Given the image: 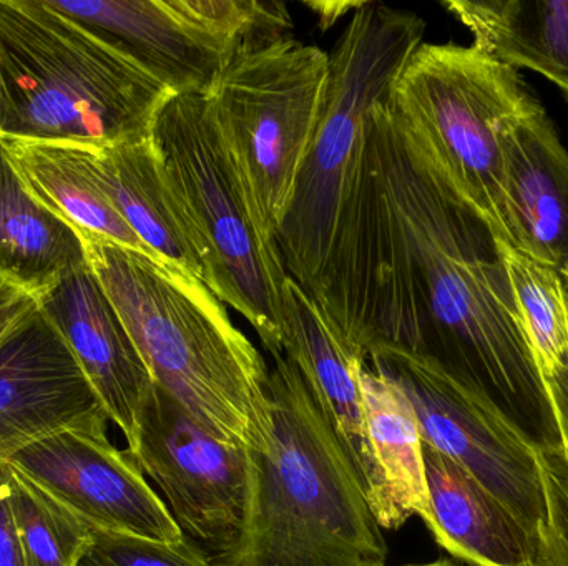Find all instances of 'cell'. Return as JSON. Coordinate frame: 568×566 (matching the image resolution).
Returning <instances> with one entry per match:
<instances>
[{
  "label": "cell",
  "instance_id": "obj_32",
  "mask_svg": "<svg viewBox=\"0 0 568 566\" xmlns=\"http://www.w3.org/2000/svg\"><path fill=\"white\" fill-rule=\"evenodd\" d=\"M3 125V86L2 79H0V132H2Z\"/></svg>",
  "mask_w": 568,
  "mask_h": 566
},
{
  "label": "cell",
  "instance_id": "obj_26",
  "mask_svg": "<svg viewBox=\"0 0 568 566\" xmlns=\"http://www.w3.org/2000/svg\"><path fill=\"white\" fill-rule=\"evenodd\" d=\"M539 459L547 497L542 566H568V455L566 451H544Z\"/></svg>",
  "mask_w": 568,
  "mask_h": 566
},
{
  "label": "cell",
  "instance_id": "obj_9",
  "mask_svg": "<svg viewBox=\"0 0 568 566\" xmlns=\"http://www.w3.org/2000/svg\"><path fill=\"white\" fill-rule=\"evenodd\" d=\"M126 452L159 485L183 537L216 562L235 550L248 511L246 449L220 441L153 384Z\"/></svg>",
  "mask_w": 568,
  "mask_h": 566
},
{
  "label": "cell",
  "instance_id": "obj_3",
  "mask_svg": "<svg viewBox=\"0 0 568 566\" xmlns=\"http://www.w3.org/2000/svg\"><path fill=\"white\" fill-rule=\"evenodd\" d=\"M270 431L248 451L250 497L220 566H386L387 544L333 429L293 362L275 356Z\"/></svg>",
  "mask_w": 568,
  "mask_h": 566
},
{
  "label": "cell",
  "instance_id": "obj_5",
  "mask_svg": "<svg viewBox=\"0 0 568 566\" xmlns=\"http://www.w3.org/2000/svg\"><path fill=\"white\" fill-rule=\"evenodd\" d=\"M156 152L206 263L205 286L282 354L286 266L205 93L173 95L152 130Z\"/></svg>",
  "mask_w": 568,
  "mask_h": 566
},
{
  "label": "cell",
  "instance_id": "obj_24",
  "mask_svg": "<svg viewBox=\"0 0 568 566\" xmlns=\"http://www.w3.org/2000/svg\"><path fill=\"white\" fill-rule=\"evenodd\" d=\"M504 258L537 364L544 379L549 378L568 368V302L562 276L506 243Z\"/></svg>",
  "mask_w": 568,
  "mask_h": 566
},
{
  "label": "cell",
  "instance_id": "obj_13",
  "mask_svg": "<svg viewBox=\"0 0 568 566\" xmlns=\"http://www.w3.org/2000/svg\"><path fill=\"white\" fill-rule=\"evenodd\" d=\"M109 421L69 346L37 305L0 342V465L50 435Z\"/></svg>",
  "mask_w": 568,
  "mask_h": 566
},
{
  "label": "cell",
  "instance_id": "obj_25",
  "mask_svg": "<svg viewBox=\"0 0 568 566\" xmlns=\"http://www.w3.org/2000/svg\"><path fill=\"white\" fill-rule=\"evenodd\" d=\"M80 566H220L215 558L189 538L149 541L133 535L93 531Z\"/></svg>",
  "mask_w": 568,
  "mask_h": 566
},
{
  "label": "cell",
  "instance_id": "obj_31",
  "mask_svg": "<svg viewBox=\"0 0 568 566\" xmlns=\"http://www.w3.org/2000/svg\"><path fill=\"white\" fill-rule=\"evenodd\" d=\"M404 566H476V565L467 564V562L459 560V558L440 557V558H437L436 562H430V564L404 565Z\"/></svg>",
  "mask_w": 568,
  "mask_h": 566
},
{
  "label": "cell",
  "instance_id": "obj_19",
  "mask_svg": "<svg viewBox=\"0 0 568 566\" xmlns=\"http://www.w3.org/2000/svg\"><path fill=\"white\" fill-rule=\"evenodd\" d=\"M0 148L27 192L77 233H90L155 258L103 192L92 143L0 133Z\"/></svg>",
  "mask_w": 568,
  "mask_h": 566
},
{
  "label": "cell",
  "instance_id": "obj_6",
  "mask_svg": "<svg viewBox=\"0 0 568 566\" xmlns=\"http://www.w3.org/2000/svg\"><path fill=\"white\" fill-rule=\"evenodd\" d=\"M424 32L416 13L363 2L329 53L326 105L278 231L287 275L304 291H313L329 253L367 112L389 99Z\"/></svg>",
  "mask_w": 568,
  "mask_h": 566
},
{
  "label": "cell",
  "instance_id": "obj_17",
  "mask_svg": "<svg viewBox=\"0 0 568 566\" xmlns=\"http://www.w3.org/2000/svg\"><path fill=\"white\" fill-rule=\"evenodd\" d=\"M434 541L476 566H542V541L466 469L423 442Z\"/></svg>",
  "mask_w": 568,
  "mask_h": 566
},
{
  "label": "cell",
  "instance_id": "obj_33",
  "mask_svg": "<svg viewBox=\"0 0 568 566\" xmlns=\"http://www.w3.org/2000/svg\"><path fill=\"white\" fill-rule=\"evenodd\" d=\"M562 276L564 289H566L567 302H568V268L560 272Z\"/></svg>",
  "mask_w": 568,
  "mask_h": 566
},
{
  "label": "cell",
  "instance_id": "obj_21",
  "mask_svg": "<svg viewBox=\"0 0 568 566\" xmlns=\"http://www.w3.org/2000/svg\"><path fill=\"white\" fill-rule=\"evenodd\" d=\"M364 422L384 482V504L377 522L383 531H399L413 517L429 521L423 439L413 405L390 379L366 364L357 371Z\"/></svg>",
  "mask_w": 568,
  "mask_h": 566
},
{
  "label": "cell",
  "instance_id": "obj_15",
  "mask_svg": "<svg viewBox=\"0 0 568 566\" xmlns=\"http://www.w3.org/2000/svg\"><path fill=\"white\" fill-rule=\"evenodd\" d=\"M37 305L69 346L110 421L132 444L140 408L155 382L89 266L70 272Z\"/></svg>",
  "mask_w": 568,
  "mask_h": 566
},
{
  "label": "cell",
  "instance_id": "obj_14",
  "mask_svg": "<svg viewBox=\"0 0 568 566\" xmlns=\"http://www.w3.org/2000/svg\"><path fill=\"white\" fill-rule=\"evenodd\" d=\"M282 349L333 429L374 514L379 517L384 482L367 438L357 382V371L366 358L343 341L313 296L291 276L284 285Z\"/></svg>",
  "mask_w": 568,
  "mask_h": 566
},
{
  "label": "cell",
  "instance_id": "obj_20",
  "mask_svg": "<svg viewBox=\"0 0 568 566\" xmlns=\"http://www.w3.org/2000/svg\"><path fill=\"white\" fill-rule=\"evenodd\" d=\"M85 265L75 229L27 192L0 148V282L37 301Z\"/></svg>",
  "mask_w": 568,
  "mask_h": 566
},
{
  "label": "cell",
  "instance_id": "obj_22",
  "mask_svg": "<svg viewBox=\"0 0 568 566\" xmlns=\"http://www.w3.org/2000/svg\"><path fill=\"white\" fill-rule=\"evenodd\" d=\"M474 47L513 69H530L568 99V0H447Z\"/></svg>",
  "mask_w": 568,
  "mask_h": 566
},
{
  "label": "cell",
  "instance_id": "obj_1",
  "mask_svg": "<svg viewBox=\"0 0 568 566\" xmlns=\"http://www.w3.org/2000/svg\"><path fill=\"white\" fill-rule=\"evenodd\" d=\"M310 295L364 358L374 348L416 356L489 405L537 452L564 451L503 239L389 99L367 112Z\"/></svg>",
  "mask_w": 568,
  "mask_h": 566
},
{
  "label": "cell",
  "instance_id": "obj_29",
  "mask_svg": "<svg viewBox=\"0 0 568 566\" xmlns=\"http://www.w3.org/2000/svg\"><path fill=\"white\" fill-rule=\"evenodd\" d=\"M546 384L549 388L554 409H556L557 421H559L564 451L568 455V368L560 369V371L554 372L552 375L546 378Z\"/></svg>",
  "mask_w": 568,
  "mask_h": 566
},
{
  "label": "cell",
  "instance_id": "obj_11",
  "mask_svg": "<svg viewBox=\"0 0 568 566\" xmlns=\"http://www.w3.org/2000/svg\"><path fill=\"white\" fill-rule=\"evenodd\" d=\"M122 43L180 93H206L242 47L266 30L262 0H50Z\"/></svg>",
  "mask_w": 568,
  "mask_h": 566
},
{
  "label": "cell",
  "instance_id": "obj_7",
  "mask_svg": "<svg viewBox=\"0 0 568 566\" xmlns=\"http://www.w3.org/2000/svg\"><path fill=\"white\" fill-rule=\"evenodd\" d=\"M389 103L500 236L506 138L542 106L517 70L474 45L423 42L400 70Z\"/></svg>",
  "mask_w": 568,
  "mask_h": 566
},
{
  "label": "cell",
  "instance_id": "obj_2",
  "mask_svg": "<svg viewBox=\"0 0 568 566\" xmlns=\"http://www.w3.org/2000/svg\"><path fill=\"white\" fill-rule=\"evenodd\" d=\"M77 235L153 382L220 441L262 449L270 371L223 302L166 263L90 233Z\"/></svg>",
  "mask_w": 568,
  "mask_h": 566
},
{
  "label": "cell",
  "instance_id": "obj_10",
  "mask_svg": "<svg viewBox=\"0 0 568 566\" xmlns=\"http://www.w3.org/2000/svg\"><path fill=\"white\" fill-rule=\"evenodd\" d=\"M366 364L404 392L423 442L466 469L544 542L547 497L539 452L429 362L399 349L374 348Z\"/></svg>",
  "mask_w": 568,
  "mask_h": 566
},
{
  "label": "cell",
  "instance_id": "obj_16",
  "mask_svg": "<svg viewBox=\"0 0 568 566\" xmlns=\"http://www.w3.org/2000/svg\"><path fill=\"white\" fill-rule=\"evenodd\" d=\"M500 238L559 272L568 268V153L544 106L506 138Z\"/></svg>",
  "mask_w": 568,
  "mask_h": 566
},
{
  "label": "cell",
  "instance_id": "obj_23",
  "mask_svg": "<svg viewBox=\"0 0 568 566\" xmlns=\"http://www.w3.org/2000/svg\"><path fill=\"white\" fill-rule=\"evenodd\" d=\"M7 501L23 566H80L93 531L6 464Z\"/></svg>",
  "mask_w": 568,
  "mask_h": 566
},
{
  "label": "cell",
  "instance_id": "obj_12",
  "mask_svg": "<svg viewBox=\"0 0 568 566\" xmlns=\"http://www.w3.org/2000/svg\"><path fill=\"white\" fill-rule=\"evenodd\" d=\"M7 464L92 531L159 542L183 538L129 452L109 441L106 425L67 429L29 445Z\"/></svg>",
  "mask_w": 568,
  "mask_h": 566
},
{
  "label": "cell",
  "instance_id": "obj_30",
  "mask_svg": "<svg viewBox=\"0 0 568 566\" xmlns=\"http://www.w3.org/2000/svg\"><path fill=\"white\" fill-rule=\"evenodd\" d=\"M361 3L363 2H317L306 3V6L310 7V9L316 10L321 25H323V29H327V27L333 25L343 13H347L349 10L351 12H356Z\"/></svg>",
  "mask_w": 568,
  "mask_h": 566
},
{
  "label": "cell",
  "instance_id": "obj_18",
  "mask_svg": "<svg viewBox=\"0 0 568 566\" xmlns=\"http://www.w3.org/2000/svg\"><path fill=\"white\" fill-rule=\"evenodd\" d=\"M103 192L159 261L205 285L202 243L180 203L152 136L92 145Z\"/></svg>",
  "mask_w": 568,
  "mask_h": 566
},
{
  "label": "cell",
  "instance_id": "obj_28",
  "mask_svg": "<svg viewBox=\"0 0 568 566\" xmlns=\"http://www.w3.org/2000/svg\"><path fill=\"white\" fill-rule=\"evenodd\" d=\"M37 301L0 282V342L36 309Z\"/></svg>",
  "mask_w": 568,
  "mask_h": 566
},
{
  "label": "cell",
  "instance_id": "obj_4",
  "mask_svg": "<svg viewBox=\"0 0 568 566\" xmlns=\"http://www.w3.org/2000/svg\"><path fill=\"white\" fill-rule=\"evenodd\" d=\"M2 135L115 145L152 136L175 93L50 0H0Z\"/></svg>",
  "mask_w": 568,
  "mask_h": 566
},
{
  "label": "cell",
  "instance_id": "obj_27",
  "mask_svg": "<svg viewBox=\"0 0 568 566\" xmlns=\"http://www.w3.org/2000/svg\"><path fill=\"white\" fill-rule=\"evenodd\" d=\"M0 566H23L7 501V469L0 465Z\"/></svg>",
  "mask_w": 568,
  "mask_h": 566
},
{
  "label": "cell",
  "instance_id": "obj_8",
  "mask_svg": "<svg viewBox=\"0 0 568 566\" xmlns=\"http://www.w3.org/2000/svg\"><path fill=\"white\" fill-rule=\"evenodd\" d=\"M327 86L329 53L290 35L240 49L205 93L276 239L316 136Z\"/></svg>",
  "mask_w": 568,
  "mask_h": 566
}]
</instances>
